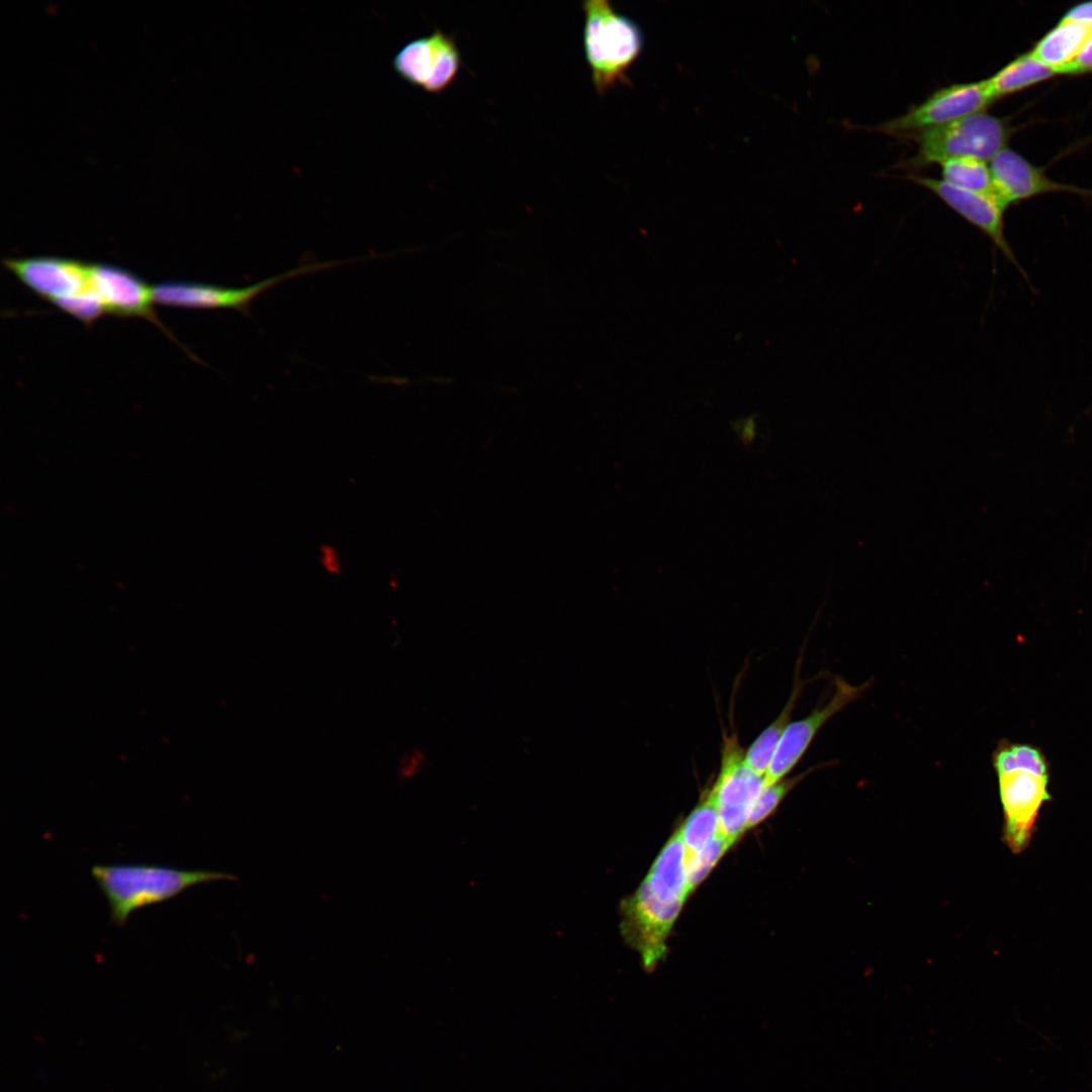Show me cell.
Here are the masks:
<instances>
[{"mask_svg":"<svg viewBox=\"0 0 1092 1092\" xmlns=\"http://www.w3.org/2000/svg\"><path fill=\"white\" fill-rule=\"evenodd\" d=\"M91 875L107 899L111 921L117 925H123L133 910L169 900L192 886L236 880L225 872L133 863L95 864Z\"/></svg>","mask_w":1092,"mask_h":1092,"instance_id":"6da1fadb","label":"cell"},{"mask_svg":"<svg viewBox=\"0 0 1092 1092\" xmlns=\"http://www.w3.org/2000/svg\"><path fill=\"white\" fill-rule=\"evenodd\" d=\"M583 48L596 90L603 95L627 80L629 68L643 48V34L631 18L618 13L608 0H587Z\"/></svg>","mask_w":1092,"mask_h":1092,"instance_id":"7a4b0ae2","label":"cell"},{"mask_svg":"<svg viewBox=\"0 0 1092 1092\" xmlns=\"http://www.w3.org/2000/svg\"><path fill=\"white\" fill-rule=\"evenodd\" d=\"M1010 135L1007 123L984 111L911 135L916 154L905 166L921 168L961 157L991 160L1005 148Z\"/></svg>","mask_w":1092,"mask_h":1092,"instance_id":"3957f363","label":"cell"},{"mask_svg":"<svg viewBox=\"0 0 1092 1092\" xmlns=\"http://www.w3.org/2000/svg\"><path fill=\"white\" fill-rule=\"evenodd\" d=\"M345 263H349V261H328L299 266L280 275L241 288L188 281L162 282L153 286L154 302L187 308H230L249 314L251 303L266 290L288 279L330 269Z\"/></svg>","mask_w":1092,"mask_h":1092,"instance_id":"277c9868","label":"cell"},{"mask_svg":"<svg viewBox=\"0 0 1092 1092\" xmlns=\"http://www.w3.org/2000/svg\"><path fill=\"white\" fill-rule=\"evenodd\" d=\"M993 101L986 80L953 83L933 91L903 114L879 123L874 128L888 134L909 138L922 130L984 111Z\"/></svg>","mask_w":1092,"mask_h":1092,"instance_id":"5b68a950","label":"cell"},{"mask_svg":"<svg viewBox=\"0 0 1092 1092\" xmlns=\"http://www.w3.org/2000/svg\"><path fill=\"white\" fill-rule=\"evenodd\" d=\"M744 752L735 735L724 737L720 770L712 787L719 833L731 844L746 830L751 807L763 788L764 778L746 764Z\"/></svg>","mask_w":1092,"mask_h":1092,"instance_id":"8992f818","label":"cell"},{"mask_svg":"<svg viewBox=\"0 0 1092 1092\" xmlns=\"http://www.w3.org/2000/svg\"><path fill=\"white\" fill-rule=\"evenodd\" d=\"M1004 813L1003 837L1014 853L1024 850L1034 832L1038 813L1049 792L1050 771L1013 768L997 772Z\"/></svg>","mask_w":1092,"mask_h":1092,"instance_id":"52a82bcc","label":"cell"},{"mask_svg":"<svg viewBox=\"0 0 1092 1092\" xmlns=\"http://www.w3.org/2000/svg\"><path fill=\"white\" fill-rule=\"evenodd\" d=\"M684 903L655 895L644 881L624 901L623 933L646 969H652L663 958L666 939Z\"/></svg>","mask_w":1092,"mask_h":1092,"instance_id":"ba28073f","label":"cell"},{"mask_svg":"<svg viewBox=\"0 0 1092 1092\" xmlns=\"http://www.w3.org/2000/svg\"><path fill=\"white\" fill-rule=\"evenodd\" d=\"M460 65L455 38L439 28L404 44L392 60L398 76L429 93L445 90L457 76Z\"/></svg>","mask_w":1092,"mask_h":1092,"instance_id":"9c48e42d","label":"cell"},{"mask_svg":"<svg viewBox=\"0 0 1092 1092\" xmlns=\"http://www.w3.org/2000/svg\"><path fill=\"white\" fill-rule=\"evenodd\" d=\"M869 682L852 686L837 678L830 700L816 707L808 716L790 722L786 728L763 779V787L775 784L790 774L803 757L818 731L849 703L856 700Z\"/></svg>","mask_w":1092,"mask_h":1092,"instance_id":"30bf717a","label":"cell"},{"mask_svg":"<svg viewBox=\"0 0 1092 1092\" xmlns=\"http://www.w3.org/2000/svg\"><path fill=\"white\" fill-rule=\"evenodd\" d=\"M4 266L34 293L51 302L90 286L91 263L59 257L3 260Z\"/></svg>","mask_w":1092,"mask_h":1092,"instance_id":"8fae6325","label":"cell"},{"mask_svg":"<svg viewBox=\"0 0 1092 1092\" xmlns=\"http://www.w3.org/2000/svg\"><path fill=\"white\" fill-rule=\"evenodd\" d=\"M906 178L929 189L947 206L983 232L1004 255L1015 263L1004 235V207L992 195L958 188L942 179L911 173Z\"/></svg>","mask_w":1092,"mask_h":1092,"instance_id":"7c38bea8","label":"cell"},{"mask_svg":"<svg viewBox=\"0 0 1092 1092\" xmlns=\"http://www.w3.org/2000/svg\"><path fill=\"white\" fill-rule=\"evenodd\" d=\"M90 283L106 313L140 316L163 328L154 312L153 286L130 271L106 263L91 264Z\"/></svg>","mask_w":1092,"mask_h":1092,"instance_id":"4fadbf2b","label":"cell"},{"mask_svg":"<svg viewBox=\"0 0 1092 1092\" xmlns=\"http://www.w3.org/2000/svg\"><path fill=\"white\" fill-rule=\"evenodd\" d=\"M994 192L1006 208L1010 203L1052 191H1077L1057 183L1020 154L1004 148L990 163Z\"/></svg>","mask_w":1092,"mask_h":1092,"instance_id":"5bb4252c","label":"cell"},{"mask_svg":"<svg viewBox=\"0 0 1092 1092\" xmlns=\"http://www.w3.org/2000/svg\"><path fill=\"white\" fill-rule=\"evenodd\" d=\"M644 882L657 896L686 901L689 896L686 874V848L679 830L667 840Z\"/></svg>","mask_w":1092,"mask_h":1092,"instance_id":"9a60e30c","label":"cell"},{"mask_svg":"<svg viewBox=\"0 0 1092 1092\" xmlns=\"http://www.w3.org/2000/svg\"><path fill=\"white\" fill-rule=\"evenodd\" d=\"M1092 34V24L1061 19L1030 51V54L1053 68L1057 74L1073 62Z\"/></svg>","mask_w":1092,"mask_h":1092,"instance_id":"2e32d148","label":"cell"},{"mask_svg":"<svg viewBox=\"0 0 1092 1092\" xmlns=\"http://www.w3.org/2000/svg\"><path fill=\"white\" fill-rule=\"evenodd\" d=\"M1057 72L1035 59L1030 52L1018 56L993 76L986 79L993 99L1013 94L1048 80Z\"/></svg>","mask_w":1092,"mask_h":1092,"instance_id":"e0dca14e","label":"cell"},{"mask_svg":"<svg viewBox=\"0 0 1092 1092\" xmlns=\"http://www.w3.org/2000/svg\"><path fill=\"white\" fill-rule=\"evenodd\" d=\"M802 685L795 681L790 699L780 715L755 738L744 752L746 764L758 776L767 772L779 742L791 722Z\"/></svg>","mask_w":1092,"mask_h":1092,"instance_id":"ac0fdd59","label":"cell"},{"mask_svg":"<svg viewBox=\"0 0 1092 1092\" xmlns=\"http://www.w3.org/2000/svg\"><path fill=\"white\" fill-rule=\"evenodd\" d=\"M678 830L686 848V856L703 848L719 832L718 807L712 788Z\"/></svg>","mask_w":1092,"mask_h":1092,"instance_id":"d6986e66","label":"cell"},{"mask_svg":"<svg viewBox=\"0 0 1092 1092\" xmlns=\"http://www.w3.org/2000/svg\"><path fill=\"white\" fill-rule=\"evenodd\" d=\"M940 166L942 180L945 182L961 189L997 198L990 167L985 161L973 157H961L946 160L940 163Z\"/></svg>","mask_w":1092,"mask_h":1092,"instance_id":"ffe728a7","label":"cell"},{"mask_svg":"<svg viewBox=\"0 0 1092 1092\" xmlns=\"http://www.w3.org/2000/svg\"><path fill=\"white\" fill-rule=\"evenodd\" d=\"M993 764L996 772L1013 768L1050 771L1043 752L1030 744L1002 742L993 754Z\"/></svg>","mask_w":1092,"mask_h":1092,"instance_id":"44dd1931","label":"cell"},{"mask_svg":"<svg viewBox=\"0 0 1092 1092\" xmlns=\"http://www.w3.org/2000/svg\"><path fill=\"white\" fill-rule=\"evenodd\" d=\"M731 843L717 833L703 848L686 856V874L689 893L709 875L713 867L731 847Z\"/></svg>","mask_w":1092,"mask_h":1092,"instance_id":"7402d4cb","label":"cell"},{"mask_svg":"<svg viewBox=\"0 0 1092 1092\" xmlns=\"http://www.w3.org/2000/svg\"><path fill=\"white\" fill-rule=\"evenodd\" d=\"M812 770L813 767L795 777L785 778L775 784L763 787L751 807L746 830L756 826L768 817L777 809L787 794Z\"/></svg>","mask_w":1092,"mask_h":1092,"instance_id":"603a6c76","label":"cell"},{"mask_svg":"<svg viewBox=\"0 0 1092 1092\" xmlns=\"http://www.w3.org/2000/svg\"><path fill=\"white\" fill-rule=\"evenodd\" d=\"M52 303L86 325L94 323L106 313L105 307L92 288L91 283L87 289L75 295L57 299Z\"/></svg>","mask_w":1092,"mask_h":1092,"instance_id":"cb8c5ba5","label":"cell"},{"mask_svg":"<svg viewBox=\"0 0 1092 1092\" xmlns=\"http://www.w3.org/2000/svg\"><path fill=\"white\" fill-rule=\"evenodd\" d=\"M1088 73H1092V34L1077 58L1060 71V75H1079Z\"/></svg>","mask_w":1092,"mask_h":1092,"instance_id":"d4e9b609","label":"cell"},{"mask_svg":"<svg viewBox=\"0 0 1092 1092\" xmlns=\"http://www.w3.org/2000/svg\"><path fill=\"white\" fill-rule=\"evenodd\" d=\"M1062 19L1083 24H1092V2L1082 3L1072 7L1065 13Z\"/></svg>","mask_w":1092,"mask_h":1092,"instance_id":"484cf974","label":"cell"},{"mask_svg":"<svg viewBox=\"0 0 1092 1092\" xmlns=\"http://www.w3.org/2000/svg\"><path fill=\"white\" fill-rule=\"evenodd\" d=\"M739 435L744 445H749L755 438L756 425L753 418H748L740 423Z\"/></svg>","mask_w":1092,"mask_h":1092,"instance_id":"4316f807","label":"cell"}]
</instances>
